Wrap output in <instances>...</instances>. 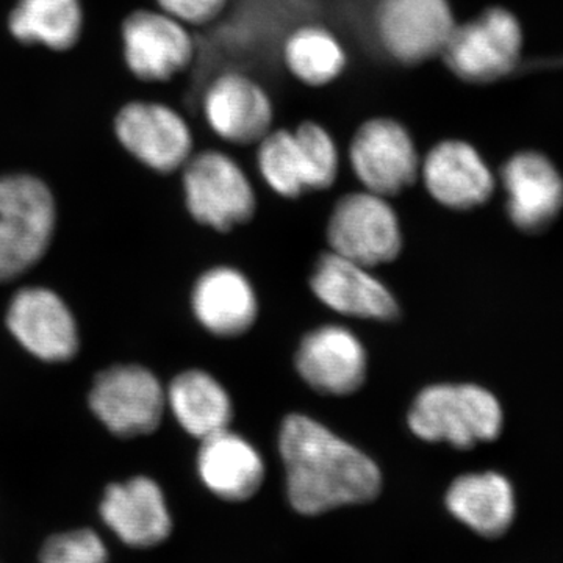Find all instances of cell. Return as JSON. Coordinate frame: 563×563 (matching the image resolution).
I'll use <instances>...</instances> for the list:
<instances>
[{
    "mask_svg": "<svg viewBox=\"0 0 563 563\" xmlns=\"http://www.w3.org/2000/svg\"><path fill=\"white\" fill-rule=\"evenodd\" d=\"M124 60L136 79L168 81L190 68L198 47L187 25L163 11H132L121 27Z\"/></svg>",
    "mask_w": 563,
    "mask_h": 563,
    "instance_id": "cell-9",
    "label": "cell"
},
{
    "mask_svg": "<svg viewBox=\"0 0 563 563\" xmlns=\"http://www.w3.org/2000/svg\"><path fill=\"white\" fill-rule=\"evenodd\" d=\"M109 553L98 533L80 529L51 537L41 548V563H107Z\"/></svg>",
    "mask_w": 563,
    "mask_h": 563,
    "instance_id": "cell-27",
    "label": "cell"
},
{
    "mask_svg": "<svg viewBox=\"0 0 563 563\" xmlns=\"http://www.w3.org/2000/svg\"><path fill=\"white\" fill-rule=\"evenodd\" d=\"M450 512L484 539H499L512 528L517 501L512 484L503 474H465L446 493Z\"/></svg>",
    "mask_w": 563,
    "mask_h": 563,
    "instance_id": "cell-20",
    "label": "cell"
},
{
    "mask_svg": "<svg viewBox=\"0 0 563 563\" xmlns=\"http://www.w3.org/2000/svg\"><path fill=\"white\" fill-rule=\"evenodd\" d=\"M168 402L181 428L201 440L225 431L232 420L228 391L213 376L196 369L173 380Z\"/></svg>",
    "mask_w": 563,
    "mask_h": 563,
    "instance_id": "cell-24",
    "label": "cell"
},
{
    "mask_svg": "<svg viewBox=\"0 0 563 563\" xmlns=\"http://www.w3.org/2000/svg\"><path fill=\"white\" fill-rule=\"evenodd\" d=\"M210 131L235 146L257 144L274 129V103L263 85L239 70L214 77L202 92Z\"/></svg>",
    "mask_w": 563,
    "mask_h": 563,
    "instance_id": "cell-11",
    "label": "cell"
},
{
    "mask_svg": "<svg viewBox=\"0 0 563 563\" xmlns=\"http://www.w3.org/2000/svg\"><path fill=\"white\" fill-rule=\"evenodd\" d=\"M114 133L129 154L157 173L184 168L192 155L190 124L165 103H125L114 120Z\"/></svg>",
    "mask_w": 563,
    "mask_h": 563,
    "instance_id": "cell-10",
    "label": "cell"
},
{
    "mask_svg": "<svg viewBox=\"0 0 563 563\" xmlns=\"http://www.w3.org/2000/svg\"><path fill=\"white\" fill-rule=\"evenodd\" d=\"M292 131L306 161L310 191L329 190L340 173V151L332 133L313 120L299 122Z\"/></svg>",
    "mask_w": 563,
    "mask_h": 563,
    "instance_id": "cell-26",
    "label": "cell"
},
{
    "mask_svg": "<svg viewBox=\"0 0 563 563\" xmlns=\"http://www.w3.org/2000/svg\"><path fill=\"white\" fill-rule=\"evenodd\" d=\"M347 155L362 187L383 198L401 195L420 179L417 141L396 118L373 117L363 121L352 135Z\"/></svg>",
    "mask_w": 563,
    "mask_h": 563,
    "instance_id": "cell-5",
    "label": "cell"
},
{
    "mask_svg": "<svg viewBox=\"0 0 563 563\" xmlns=\"http://www.w3.org/2000/svg\"><path fill=\"white\" fill-rule=\"evenodd\" d=\"M55 217L54 196L38 177H0V282L14 279L43 257Z\"/></svg>",
    "mask_w": 563,
    "mask_h": 563,
    "instance_id": "cell-3",
    "label": "cell"
},
{
    "mask_svg": "<svg viewBox=\"0 0 563 563\" xmlns=\"http://www.w3.org/2000/svg\"><path fill=\"white\" fill-rule=\"evenodd\" d=\"M107 526L133 548H151L168 539L173 523L161 487L147 477L107 488L101 506Z\"/></svg>",
    "mask_w": 563,
    "mask_h": 563,
    "instance_id": "cell-18",
    "label": "cell"
},
{
    "mask_svg": "<svg viewBox=\"0 0 563 563\" xmlns=\"http://www.w3.org/2000/svg\"><path fill=\"white\" fill-rule=\"evenodd\" d=\"M332 252L365 268L390 263L402 247L398 214L387 198L350 192L333 207L328 225Z\"/></svg>",
    "mask_w": 563,
    "mask_h": 563,
    "instance_id": "cell-8",
    "label": "cell"
},
{
    "mask_svg": "<svg viewBox=\"0 0 563 563\" xmlns=\"http://www.w3.org/2000/svg\"><path fill=\"white\" fill-rule=\"evenodd\" d=\"M255 146L258 173L274 192L296 199L310 191L309 173L295 131L274 128Z\"/></svg>",
    "mask_w": 563,
    "mask_h": 563,
    "instance_id": "cell-25",
    "label": "cell"
},
{
    "mask_svg": "<svg viewBox=\"0 0 563 563\" xmlns=\"http://www.w3.org/2000/svg\"><path fill=\"white\" fill-rule=\"evenodd\" d=\"M420 177L433 201L451 210L483 206L495 191V177L468 141H439L421 161Z\"/></svg>",
    "mask_w": 563,
    "mask_h": 563,
    "instance_id": "cell-13",
    "label": "cell"
},
{
    "mask_svg": "<svg viewBox=\"0 0 563 563\" xmlns=\"http://www.w3.org/2000/svg\"><path fill=\"white\" fill-rule=\"evenodd\" d=\"M198 468L203 484L225 501H246L265 479L261 454L243 437L228 429L202 440Z\"/></svg>",
    "mask_w": 563,
    "mask_h": 563,
    "instance_id": "cell-19",
    "label": "cell"
},
{
    "mask_svg": "<svg viewBox=\"0 0 563 563\" xmlns=\"http://www.w3.org/2000/svg\"><path fill=\"white\" fill-rule=\"evenodd\" d=\"M231 0H157L163 13L181 24L203 27L218 20Z\"/></svg>",
    "mask_w": 563,
    "mask_h": 563,
    "instance_id": "cell-28",
    "label": "cell"
},
{
    "mask_svg": "<svg viewBox=\"0 0 563 563\" xmlns=\"http://www.w3.org/2000/svg\"><path fill=\"white\" fill-rule=\"evenodd\" d=\"M455 25L451 0H377L373 13L377 43L409 68L439 58Z\"/></svg>",
    "mask_w": 563,
    "mask_h": 563,
    "instance_id": "cell-6",
    "label": "cell"
},
{
    "mask_svg": "<svg viewBox=\"0 0 563 563\" xmlns=\"http://www.w3.org/2000/svg\"><path fill=\"white\" fill-rule=\"evenodd\" d=\"M523 31L512 11L490 7L455 25L440 55L459 80L487 85L504 79L520 65Z\"/></svg>",
    "mask_w": 563,
    "mask_h": 563,
    "instance_id": "cell-4",
    "label": "cell"
},
{
    "mask_svg": "<svg viewBox=\"0 0 563 563\" xmlns=\"http://www.w3.org/2000/svg\"><path fill=\"white\" fill-rule=\"evenodd\" d=\"M310 287L324 306L346 317L391 321L399 314L390 290L373 277L368 268L335 252L318 261Z\"/></svg>",
    "mask_w": 563,
    "mask_h": 563,
    "instance_id": "cell-16",
    "label": "cell"
},
{
    "mask_svg": "<svg viewBox=\"0 0 563 563\" xmlns=\"http://www.w3.org/2000/svg\"><path fill=\"white\" fill-rule=\"evenodd\" d=\"M296 368L313 390L351 395L365 383V347L347 329L322 325L303 336L296 352Z\"/></svg>",
    "mask_w": 563,
    "mask_h": 563,
    "instance_id": "cell-15",
    "label": "cell"
},
{
    "mask_svg": "<svg viewBox=\"0 0 563 563\" xmlns=\"http://www.w3.org/2000/svg\"><path fill=\"white\" fill-rule=\"evenodd\" d=\"M282 62L303 87L325 88L346 73L350 55L342 40L321 24H303L282 44Z\"/></svg>",
    "mask_w": 563,
    "mask_h": 563,
    "instance_id": "cell-22",
    "label": "cell"
},
{
    "mask_svg": "<svg viewBox=\"0 0 563 563\" xmlns=\"http://www.w3.org/2000/svg\"><path fill=\"white\" fill-rule=\"evenodd\" d=\"M9 31L22 44H43L52 51L73 49L84 31L80 0H18Z\"/></svg>",
    "mask_w": 563,
    "mask_h": 563,
    "instance_id": "cell-23",
    "label": "cell"
},
{
    "mask_svg": "<svg viewBox=\"0 0 563 563\" xmlns=\"http://www.w3.org/2000/svg\"><path fill=\"white\" fill-rule=\"evenodd\" d=\"M279 450L288 498L299 514L368 503L383 488V474L368 455L303 415L282 422Z\"/></svg>",
    "mask_w": 563,
    "mask_h": 563,
    "instance_id": "cell-1",
    "label": "cell"
},
{
    "mask_svg": "<svg viewBox=\"0 0 563 563\" xmlns=\"http://www.w3.org/2000/svg\"><path fill=\"white\" fill-rule=\"evenodd\" d=\"M184 191L191 217L220 232L250 221L257 207L246 173L220 151L191 155L184 166Z\"/></svg>",
    "mask_w": 563,
    "mask_h": 563,
    "instance_id": "cell-7",
    "label": "cell"
},
{
    "mask_svg": "<svg viewBox=\"0 0 563 563\" xmlns=\"http://www.w3.org/2000/svg\"><path fill=\"white\" fill-rule=\"evenodd\" d=\"M507 213L528 233L547 231L563 210V177L554 163L539 152L512 155L501 169Z\"/></svg>",
    "mask_w": 563,
    "mask_h": 563,
    "instance_id": "cell-14",
    "label": "cell"
},
{
    "mask_svg": "<svg viewBox=\"0 0 563 563\" xmlns=\"http://www.w3.org/2000/svg\"><path fill=\"white\" fill-rule=\"evenodd\" d=\"M90 406L117 435H144L161 424L165 393L157 377L141 366H111L96 377Z\"/></svg>",
    "mask_w": 563,
    "mask_h": 563,
    "instance_id": "cell-12",
    "label": "cell"
},
{
    "mask_svg": "<svg viewBox=\"0 0 563 563\" xmlns=\"http://www.w3.org/2000/svg\"><path fill=\"white\" fill-rule=\"evenodd\" d=\"M7 322L22 346L43 361H69L79 346L76 322L68 307L55 292L44 288L18 292Z\"/></svg>",
    "mask_w": 563,
    "mask_h": 563,
    "instance_id": "cell-17",
    "label": "cell"
},
{
    "mask_svg": "<svg viewBox=\"0 0 563 563\" xmlns=\"http://www.w3.org/2000/svg\"><path fill=\"white\" fill-rule=\"evenodd\" d=\"M192 310L207 331L218 336H236L254 324L257 298L242 273L217 268L203 274L196 284Z\"/></svg>",
    "mask_w": 563,
    "mask_h": 563,
    "instance_id": "cell-21",
    "label": "cell"
},
{
    "mask_svg": "<svg viewBox=\"0 0 563 563\" xmlns=\"http://www.w3.org/2000/svg\"><path fill=\"white\" fill-rule=\"evenodd\" d=\"M410 431L432 443L472 450L493 442L503 431V409L490 391L472 384H440L424 388L409 412Z\"/></svg>",
    "mask_w": 563,
    "mask_h": 563,
    "instance_id": "cell-2",
    "label": "cell"
}]
</instances>
